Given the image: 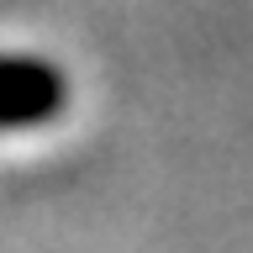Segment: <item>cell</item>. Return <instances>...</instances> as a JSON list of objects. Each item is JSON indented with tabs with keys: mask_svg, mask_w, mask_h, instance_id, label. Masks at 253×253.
<instances>
[{
	"mask_svg": "<svg viewBox=\"0 0 253 253\" xmlns=\"http://www.w3.org/2000/svg\"><path fill=\"white\" fill-rule=\"evenodd\" d=\"M63 74L42 58H0V126H37L63 111Z\"/></svg>",
	"mask_w": 253,
	"mask_h": 253,
	"instance_id": "cell-1",
	"label": "cell"
}]
</instances>
